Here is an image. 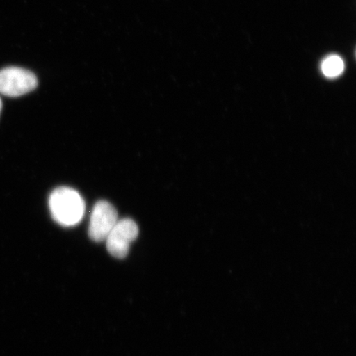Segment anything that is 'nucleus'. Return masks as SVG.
I'll use <instances>...</instances> for the list:
<instances>
[{"label": "nucleus", "instance_id": "nucleus-1", "mask_svg": "<svg viewBox=\"0 0 356 356\" xmlns=\"http://www.w3.org/2000/svg\"><path fill=\"white\" fill-rule=\"evenodd\" d=\"M49 208L53 220L58 224L72 227L83 220L86 202L77 191L62 186L52 191L49 197Z\"/></svg>", "mask_w": 356, "mask_h": 356}, {"label": "nucleus", "instance_id": "nucleus-2", "mask_svg": "<svg viewBox=\"0 0 356 356\" xmlns=\"http://www.w3.org/2000/svg\"><path fill=\"white\" fill-rule=\"evenodd\" d=\"M35 75L19 67H7L0 70V93L4 96L17 97L26 95L38 87Z\"/></svg>", "mask_w": 356, "mask_h": 356}, {"label": "nucleus", "instance_id": "nucleus-3", "mask_svg": "<svg viewBox=\"0 0 356 356\" xmlns=\"http://www.w3.org/2000/svg\"><path fill=\"white\" fill-rule=\"evenodd\" d=\"M138 234L139 228L135 221L128 218L118 220L105 240L110 254L119 259L126 257Z\"/></svg>", "mask_w": 356, "mask_h": 356}, {"label": "nucleus", "instance_id": "nucleus-4", "mask_svg": "<svg viewBox=\"0 0 356 356\" xmlns=\"http://www.w3.org/2000/svg\"><path fill=\"white\" fill-rule=\"evenodd\" d=\"M118 211L106 200L97 202L90 217L88 235L92 241L104 242L118 221Z\"/></svg>", "mask_w": 356, "mask_h": 356}, {"label": "nucleus", "instance_id": "nucleus-5", "mask_svg": "<svg viewBox=\"0 0 356 356\" xmlns=\"http://www.w3.org/2000/svg\"><path fill=\"white\" fill-rule=\"evenodd\" d=\"M344 62L337 56H328L322 64V71L325 76L336 78L343 72Z\"/></svg>", "mask_w": 356, "mask_h": 356}, {"label": "nucleus", "instance_id": "nucleus-6", "mask_svg": "<svg viewBox=\"0 0 356 356\" xmlns=\"http://www.w3.org/2000/svg\"><path fill=\"white\" fill-rule=\"evenodd\" d=\"M2 100L1 99H0V113H1V110H2Z\"/></svg>", "mask_w": 356, "mask_h": 356}]
</instances>
